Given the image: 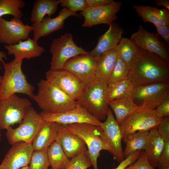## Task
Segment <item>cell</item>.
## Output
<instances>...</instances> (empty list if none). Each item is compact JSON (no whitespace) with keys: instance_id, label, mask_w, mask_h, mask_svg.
Listing matches in <instances>:
<instances>
[{"instance_id":"6da1fadb","label":"cell","mask_w":169,"mask_h":169,"mask_svg":"<svg viewBox=\"0 0 169 169\" xmlns=\"http://www.w3.org/2000/svg\"><path fill=\"white\" fill-rule=\"evenodd\" d=\"M128 78L135 87L169 81L168 62L156 54L138 48Z\"/></svg>"},{"instance_id":"7a4b0ae2","label":"cell","mask_w":169,"mask_h":169,"mask_svg":"<svg viewBox=\"0 0 169 169\" xmlns=\"http://www.w3.org/2000/svg\"><path fill=\"white\" fill-rule=\"evenodd\" d=\"M38 93L33 100L45 112L56 114L76 108L79 104L53 84L41 79L38 84Z\"/></svg>"},{"instance_id":"3957f363","label":"cell","mask_w":169,"mask_h":169,"mask_svg":"<svg viewBox=\"0 0 169 169\" xmlns=\"http://www.w3.org/2000/svg\"><path fill=\"white\" fill-rule=\"evenodd\" d=\"M23 60L14 59L9 63H2L4 74L0 85V100L16 93L26 95L33 99L34 87L28 82L22 71Z\"/></svg>"},{"instance_id":"277c9868","label":"cell","mask_w":169,"mask_h":169,"mask_svg":"<svg viewBox=\"0 0 169 169\" xmlns=\"http://www.w3.org/2000/svg\"><path fill=\"white\" fill-rule=\"evenodd\" d=\"M64 125L67 131L84 142L94 169H98L97 161L100 151L106 150L110 152L108 146L101 137L100 127L86 123Z\"/></svg>"},{"instance_id":"5b68a950","label":"cell","mask_w":169,"mask_h":169,"mask_svg":"<svg viewBox=\"0 0 169 169\" xmlns=\"http://www.w3.org/2000/svg\"><path fill=\"white\" fill-rule=\"evenodd\" d=\"M107 85V83L98 81L86 87L76 100L100 121L106 119L110 108L106 95Z\"/></svg>"},{"instance_id":"8992f818","label":"cell","mask_w":169,"mask_h":169,"mask_svg":"<svg viewBox=\"0 0 169 169\" xmlns=\"http://www.w3.org/2000/svg\"><path fill=\"white\" fill-rule=\"evenodd\" d=\"M31 105L28 99L15 94L0 100V129L6 130L15 124L21 123Z\"/></svg>"},{"instance_id":"52a82bcc","label":"cell","mask_w":169,"mask_h":169,"mask_svg":"<svg viewBox=\"0 0 169 169\" xmlns=\"http://www.w3.org/2000/svg\"><path fill=\"white\" fill-rule=\"evenodd\" d=\"M169 96V83L158 82L135 87L131 95L138 106L155 110Z\"/></svg>"},{"instance_id":"ba28073f","label":"cell","mask_w":169,"mask_h":169,"mask_svg":"<svg viewBox=\"0 0 169 169\" xmlns=\"http://www.w3.org/2000/svg\"><path fill=\"white\" fill-rule=\"evenodd\" d=\"M44 122L39 113L31 106L18 127L13 128L11 126L6 130L5 134L8 142L11 145L20 141L32 144Z\"/></svg>"},{"instance_id":"9c48e42d","label":"cell","mask_w":169,"mask_h":169,"mask_svg":"<svg viewBox=\"0 0 169 169\" xmlns=\"http://www.w3.org/2000/svg\"><path fill=\"white\" fill-rule=\"evenodd\" d=\"M163 118L155 110L139 107L120 125L122 136L157 128Z\"/></svg>"},{"instance_id":"30bf717a","label":"cell","mask_w":169,"mask_h":169,"mask_svg":"<svg viewBox=\"0 0 169 169\" xmlns=\"http://www.w3.org/2000/svg\"><path fill=\"white\" fill-rule=\"evenodd\" d=\"M73 39L71 33H66L61 37L53 39L50 48L52 55L51 69H62L70 59L79 55L89 54V52L78 46Z\"/></svg>"},{"instance_id":"8fae6325","label":"cell","mask_w":169,"mask_h":169,"mask_svg":"<svg viewBox=\"0 0 169 169\" xmlns=\"http://www.w3.org/2000/svg\"><path fill=\"white\" fill-rule=\"evenodd\" d=\"M99 58L89 54L79 55L68 60L63 68L75 75L86 87L98 81L95 72Z\"/></svg>"},{"instance_id":"7c38bea8","label":"cell","mask_w":169,"mask_h":169,"mask_svg":"<svg viewBox=\"0 0 169 169\" xmlns=\"http://www.w3.org/2000/svg\"><path fill=\"white\" fill-rule=\"evenodd\" d=\"M46 79L75 100L82 95L86 87L71 72L64 69H50L46 73Z\"/></svg>"},{"instance_id":"4fadbf2b","label":"cell","mask_w":169,"mask_h":169,"mask_svg":"<svg viewBox=\"0 0 169 169\" xmlns=\"http://www.w3.org/2000/svg\"><path fill=\"white\" fill-rule=\"evenodd\" d=\"M106 119L100 124L101 136L108 146L110 153L120 162L125 158L121 146L123 136L120 125L116 120L110 108Z\"/></svg>"},{"instance_id":"5bb4252c","label":"cell","mask_w":169,"mask_h":169,"mask_svg":"<svg viewBox=\"0 0 169 169\" xmlns=\"http://www.w3.org/2000/svg\"><path fill=\"white\" fill-rule=\"evenodd\" d=\"M122 5L120 1H115L106 5L87 7L80 12V15L84 18L82 26L90 28L99 24H110L118 19L117 14Z\"/></svg>"},{"instance_id":"9a60e30c","label":"cell","mask_w":169,"mask_h":169,"mask_svg":"<svg viewBox=\"0 0 169 169\" xmlns=\"http://www.w3.org/2000/svg\"><path fill=\"white\" fill-rule=\"evenodd\" d=\"M39 114L44 121L64 125L86 123L100 127L101 122L80 104L73 110L62 113L50 114L42 111Z\"/></svg>"},{"instance_id":"2e32d148","label":"cell","mask_w":169,"mask_h":169,"mask_svg":"<svg viewBox=\"0 0 169 169\" xmlns=\"http://www.w3.org/2000/svg\"><path fill=\"white\" fill-rule=\"evenodd\" d=\"M33 28L24 24L21 19L13 17L10 21L0 18V44H15L28 38Z\"/></svg>"},{"instance_id":"e0dca14e","label":"cell","mask_w":169,"mask_h":169,"mask_svg":"<svg viewBox=\"0 0 169 169\" xmlns=\"http://www.w3.org/2000/svg\"><path fill=\"white\" fill-rule=\"evenodd\" d=\"M157 36V34L150 33L140 25L138 31L132 34L130 39L138 48L155 54L169 62L168 49L158 39Z\"/></svg>"},{"instance_id":"ac0fdd59","label":"cell","mask_w":169,"mask_h":169,"mask_svg":"<svg viewBox=\"0 0 169 169\" xmlns=\"http://www.w3.org/2000/svg\"><path fill=\"white\" fill-rule=\"evenodd\" d=\"M12 145L0 164V169H19L29 164L34 151L32 144L20 141Z\"/></svg>"},{"instance_id":"d6986e66","label":"cell","mask_w":169,"mask_h":169,"mask_svg":"<svg viewBox=\"0 0 169 169\" xmlns=\"http://www.w3.org/2000/svg\"><path fill=\"white\" fill-rule=\"evenodd\" d=\"M72 16L81 17V16L76 13L63 8L59 11V15L54 18L46 17L40 23H32L33 39L38 41L40 37L48 36L53 32L62 29L65 20Z\"/></svg>"},{"instance_id":"ffe728a7","label":"cell","mask_w":169,"mask_h":169,"mask_svg":"<svg viewBox=\"0 0 169 169\" xmlns=\"http://www.w3.org/2000/svg\"><path fill=\"white\" fill-rule=\"evenodd\" d=\"M123 33V29L113 22L109 25L108 30L99 37L97 45L89 54L99 57L103 54L115 49L119 43Z\"/></svg>"},{"instance_id":"44dd1931","label":"cell","mask_w":169,"mask_h":169,"mask_svg":"<svg viewBox=\"0 0 169 169\" xmlns=\"http://www.w3.org/2000/svg\"><path fill=\"white\" fill-rule=\"evenodd\" d=\"M57 124L59 131L55 141L60 145L67 156L71 159L82 152L86 148L83 140L69 132L63 125Z\"/></svg>"},{"instance_id":"7402d4cb","label":"cell","mask_w":169,"mask_h":169,"mask_svg":"<svg viewBox=\"0 0 169 169\" xmlns=\"http://www.w3.org/2000/svg\"><path fill=\"white\" fill-rule=\"evenodd\" d=\"M37 41L28 38L15 44L5 45L4 47L7 50L8 54L13 55L15 59H29L39 57L45 51L44 47L38 45Z\"/></svg>"},{"instance_id":"603a6c76","label":"cell","mask_w":169,"mask_h":169,"mask_svg":"<svg viewBox=\"0 0 169 169\" xmlns=\"http://www.w3.org/2000/svg\"><path fill=\"white\" fill-rule=\"evenodd\" d=\"M59 131L57 123L44 121L32 143L34 151L47 150L55 141Z\"/></svg>"},{"instance_id":"cb8c5ba5","label":"cell","mask_w":169,"mask_h":169,"mask_svg":"<svg viewBox=\"0 0 169 169\" xmlns=\"http://www.w3.org/2000/svg\"><path fill=\"white\" fill-rule=\"evenodd\" d=\"M133 8L145 23H151L157 26L169 25V10L166 9L139 5Z\"/></svg>"},{"instance_id":"d4e9b609","label":"cell","mask_w":169,"mask_h":169,"mask_svg":"<svg viewBox=\"0 0 169 169\" xmlns=\"http://www.w3.org/2000/svg\"><path fill=\"white\" fill-rule=\"evenodd\" d=\"M164 143L157 128L149 131L147 143L144 151L149 163L155 168L158 167Z\"/></svg>"},{"instance_id":"484cf974","label":"cell","mask_w":169,"mask_h":169,"mask_svg":"<svg viewBox=\"0 0 169 169\" xmlns=\"http://www.w3.org/2000/svg\"><path fill=\"white\" fill-rule=\"evenodd\" d=\"M118 57L115 49L103 54L99 57L95 72L98 81L107 84Z\"/></svg>"},{"instance_id":"4316f807","label":"cell","mask_w":169,"mask_h":169,"mask_svg":"<svg viewBox=\"0 0 169 169\" xmlns=\"http://www.w3.org/2000/svg\"><path fill=\"white\" fill-rule=\"evenodd\" d=\"M59 4V0H36L33 4L31 13V22L35 23H39L46 15L50 17L57 12Z\"/></svg>"},{"instance_id":"83f0119b","label":"cell","mask_w":169,"mask_h":169,"mask_svg":"<svg viewBox=\"0 0 169 169\" xmlns=\"http://www.w3.org/2000/svg\"><path fill=\"white\" fill-rule=\"evenodd\" d=\"M135 87L128 78L108 84L106 90L107 100H118L131 95Z\"/></svg>"},{"instance_id":"f1b7e54d","label":"cell","mask_w":169,"mask_h":169,"mask_svg":"<svg viewBox=\"0 0 169 169\" xmlns=\"http://www.w3.org/2000/svg\"><path fill=\"white\" fill-rule=\"evenodd\" d=\"M108 103L114 111L116 120L119 125L139 107L134 102L131 95L108 101Z\"/></svg>"},{"instance_id":"f546056e","label":"cell","mask_w":169,"mask_h":169,"mask_svg":"<svg viewBox=\"0 0 169 169\" xmlns=\"http://www.w3.org/2000/svg\"><path fill=\"white\" fill-rule=\"evenodd\" d=\"M149 132L148 131H139L133 134L122 136V140L126 145L123 151L125 158L136 151L145 149Z\"/></svg>"},{"instance_id":"4dcf8cb0","label":"cell","mask_w":169,"mask_h":169,"mask_svg":"<svg viewBox=\"0 0 169 169\" xmlns=\"http://www.w3.org/2000/svg\"><path fill=\"white\" fill-rule=\"evenodd\" d=\"M47 153L50 166L55 169H64L69 161L60 145L56 141L49 146Z\"/></svg>"},{"instance_id":"1f68e13d","label":"cell","mask_w":169,"mask_h":169,"mask_svg":"<svg viewBox=\"0 0 169 169\" xmlns=\"http://www.w3.org/2000/svg\"><path fill=\"white\" fill-rule=\"evenodd\" d=\"M118 56L130 67L138 52V48L130 39L121 38L115 48Z\"/></svg>"},{"instance_id":"d6a6232c","label":"cell","mask_w":169,"mask_h":169,"mask_svg":"<svg viewBox=\"0 0 169 169\" xmlns=\"http://www.w3.org/2000/svg\"><path fill=\"white\" fill-rule=\"evenodd\" d=\"M25 3L22 0H0V18L10 15L21 19L23 15L20 8L24 7Z\"/></svg>"},{"instance_id":"836d02e7","label":"cell","mask_w":169,"mask_h":169,"mask_svg":"<svg viewBox=\"0 0 169 169\" xmlns=\"http://www.w3.org/2000/svg\"><path fill=\"white\" fill-rule=\"evenodd\" d=\"M129 66L118 56L107 84L128 78Z\"/></svg>"},{"instance_id":"e575fe53","label":"cell","mask_w":169,"mask_h":169,"mask_svg":"<svg viewBox=\"0 0 169 169\" xmlns=\"http://www.w3.org/2000/svg\"><path fill=\"white\" fill-rule=\"evenodd\" d=\"M47 150L33 151L29 163V169H49L50 165Z\"/></svg>"},{"instance_id":"d590c367","label":"cell","mask_w":169,"mask_h":169,"mask_svg":"<svg viewBox=\"0 0 169 169\" xmlns=\"http://www.w3.org/2000/svg\"><path fill=\"white\" fill-rule=\"evenodd\" d=\"M92 166L86 148L81 153L71 158L64 169H87Z\"/></svg>"},{"instance_id":"8d00e7d4","label":"cell","mask_w":169,"mask_h":169,"mask_svg":"<svg viewBox=\"0 0 169 169\" xmlns=\"http://www.w3.org/2000/svg\"><path fill=\"white\" fill-rule=\"evenodd\" d=\"M59 1L63 8L73 12L82 11L88 7L86 0H59Z\"/></svg>"},{"instance_id":"74e56055","label":"cell","mask_w":169,"mask_h":169,"mask_svg":"<svg viewBox=\"0 0 169 169\" xmlns=\"http://www.w3.org/2000/svg\"><path fill=\"white\" fill-rule=\"evenodd\" d=\"M125 169H155L149 163L146 156L144 150L141 151L137 159Z\"/></svg>"},{"instance_id":"f35d334b","label":"cell","mask_w":169,"mask_h":169,"mask_svg":"<svg viewBox=\"0 0 169 169\" xmlns=\"http://www.w3.org/2000/svg\"><path fill=\"white\" fill-rule=\"evenodd\" d=\"M157 130L164 141H169V117L163 118L158 125Z\"/></svg>"},{"instance_id":"ab89813d","label":"cell","mask_w":169,"mask_h":169,"mask_svg":"<svg viewBox=\"0 0 169 169\" xmlns=\"http://www.w3.org/2000/svg\"><path fill=\"white\" fill-rule=\"evenodd\" d=\"M141 151H137L128 156L121 161L118 166L113 169H125L133 163L138 158Z\"/></svg>"},{"instance_id":"60d3db41","label":"cell","mask_w":169,"mask_h":169,"mask_svg":"<svg viewBox=\"0 0 169 169\" xmlns=\"http://www.w3.org/2000/svg\"><path fill=\"white\" fill-rule=\"evenodd\" d=\"M169 165V141H164L163 150L160 156L158 167L161 169L165 165Z\"/></svg>"},{"instance_id":"b9f144b4","label":"cell","mask_w":169,"mask_h":169,"mask_svg":"<svg viewBox=\"0 0 169 169\" xmlns=\"http://www.w3.org/2000/svg\"><path fill=\"white\" fill-rule=\"evenodd\" d=\"M155 110L158 115L163 117L169 116V96L166 98Z\"/></svg>"},{"instance_id":"7bdbcfd3","label":"cell","mask_w":169,"mask_h":169,"mask_svg":"<svg viewBox=\"0 0 169 169\" xmlns=\"http://www.w3.org/2000/svg\"><path fill=\"white\" fill-rule=\"evenodd\" d=\"M157 34L160 35L167 44H169V25L161 26H155Z\"/></svg>"},{"instance_id":"ee69618b","label":"cell","mask_w":169,"mask_h":169,"mask_svg":"<svg viewBox=\"0 0 169 169\" xmlns=\"http://www.w3.org/2000/svg\"><path fill=\"white\" fill-rule=\"evenodd\" d=\"M88 7H95L106 5L113 3V0H86Z\"/></svg>"},{"instance_id":"f6af8a7d","label":"cell","mask_w":169,"mask_h":169,"mask_svg":"<svg viewBox=\"0 0 169 169\" xmlns=\"http://www.w3.org/2000/svg\"><path fill=\"white\" fill-rule=\"evenodd\" d=\"M154 2L156 6H162L169 10V0H155L154 1Z\"/></svg>"},{"instance_id":"bcb514c9","label":"cell","mask_w":169,"mask_h":169,"mask_svg":"<svg viewBox=\"0 0 169 169\" xmlns=\"http://www.w3.org/2000/svg\"><path fill=\"white\" fill-rule=\"evenodd\" d=\"M7 60V55L6 53L1 51H0V61L2 63L4 61L3 59Z\"/></svg>"},{"instance_id":"7dc6e473","label":"cell","mask_w":169,"mask_h":169,"mask_svg":"<svg viewBox=\"0 0 169 169\" xmlns=\"http://www.w3.org/2000/svg\"><path fill=\"white\" fill-rule=\"evenodd\" d=\"M161 169H169V165L162 166Z\"/></svg>"},{"instance_id":"c3c4849f","label":"cell","mask_w":169,"mask_h":169,"mask_svg":"<svg viewBox=\"0 0 169 169\" xmlns=\"http://www.w3.org/2000/svg\"><path fill=\"white\" fill-rule=\"evenodd\" d=\"M19 169H29L28 166L23 167Z\"/></svg>"},{"instance_id":"681fc988","label":"cell","mask_w":169,"mask_h":169,"mask_svg":"<svg viewBox=\"0 0 169 169\" xmlns=\"http://www.w3.org/2000/svg\"><path fill=\"white\" fill-rule=\"evenodd\" d=\"M3 78V76H0V85Z\"/></svg>"},{"instance_id":"f907efd6","label":"cell","mask_w":169,"mask_h":169,"mask_svg":"<svg viewBox=\"0 0 169 169\" xmlns=\"http://www.w3.org/2000/svg\"><path fill=\"white\" fill-rule=\"evenodd\" d=\"M1 134L0 133V142L1 141Z\"/></svg>"},{"instance_id":"816d5d0a","label":"cell","mask_w":169,"mask_h":169,"mask_svg":"<svg viewBox=\"0 0 169 169\" xmlns=\"http://www.w3.org/2000/svg\"><path fill=\"white\" fill-rule=\"evenodd\" d=\"M51 169H54V168H51Z\"/></svg>"}]
</instances>
